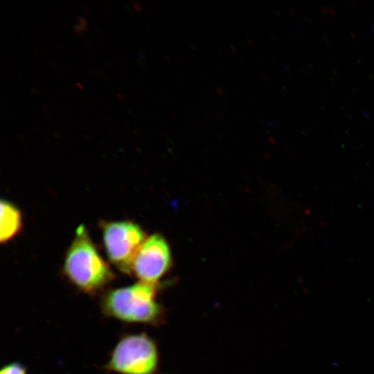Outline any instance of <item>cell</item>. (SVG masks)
<instances>
[{
  "mask_svg": "<svg viewBox=\"0 0 374 374\" xmlns=\"http://www.w3.org/2000/svg\"><path fill=\"white\" fill-rule=\"evenodd\" d=\"M105 4H106L109 8H112V6H111L109 3H108L107 2H105Z\"/></svg>",
  "mask_w": 374,
  "mask_h": 374,
  "instance_id": "12",
  "label": "cell"
},
{
  "mask_svg": "<svg viewBox=\"0 0 374 374\" xmlns=\"http://www.w3.org/2000/svg\"><path fill=\"white\" fill-rule=\"evenodd\" d=\"M159 364L155 341L143 332L130 333L117 341L104 368L118 374H155Z\"/></svg>",
  "mask_w": 374,
  "mask_h": 374,
  "instance_id": "3",
  "label": "cell"
},
{
  "mask_svg": "<svg viewBox=\"0 0 374 374\" xmlns=\"http://www.w3.org/2000/svg\"><path fill=\"white\" fill-rule=\"evenodd\" d=\"M156 294L155 285L139 281L109 290L102 296L100 308L104 315L121 322L156 326L163 317Z\"/></svg>",
  "mask_w": 374,
  "mask_h": 374,
  "instance_id": "1",
  "label": "cell"
},
{
  "mask_svg": "<svg viewBox=\"0 0 374 374\" xmlns=\"http://www.w3.org/2000/svg\"><path fill=\"white\" fill-rule=\"evenodd\" d=\"M21 228V215L19 210L10 202L1 201L0 240L8 242L15 236Z\"/></svg>",
  "mask_w": 374,
  "mask_h": 374,
  "instance_id": "6",
  "label": "cell"
},
{
  "mask_svg": "<svg viewBox=\"0 0 374 374\" xmlns=\"http://www.w3.org/2000/svg\"><path fill=\"white\" fill-rule=\"evenodd\" d=\"M63 270L68 280L87 294L98 293L114 278L84 226L77 229L75 237L67 251Z\"/></svg>",
  "mask_w": 374,
  "mask_h": 374,
  "instance_id": "2",
  "label": "cell"
},
{
  "mask_svg": "<svg viewBox=\"0 0 374 374\" xmlns=\"http://www.w3.org/2000/svg\"><path fill=\"white\" fill-rule=\"evenodd\" d=\"M33 90L37 92V93H39V91L37 89V88H33Z\"/></svg>",
  "mask_w": 374,
  "mask_h": 374,
  "instance_id": "13",
  "label": "cell"
},
{
  "mask_svg": "<svg viewBox=\"0 0 374 374\" xmlns=\"http://www.w3.org/2000/svg\"><path fill=\"white\" fill-rule=\"evenodd\" d=\"M76 85L80 87V89H83L82 85L79 82H75Z\"/></svg>",
  "mask_w": 374,
  "mask_h": 374,
  "instance_id": "11",
  "label": "cell"
},
{
  "mask_svg": "<svg viewBox=\"0 0 374 374\" xmlns=\"http://www.w3.org/2000/svg\"><path fill=\"white\" fill-rule=\"evenodd\" d=\"M171 265L169 247L164 238L154 234L146 238L138 251L132 274L140 282L155 285Z\"/></svg>",
  "mask_w": 374,
  "mask_h": 374,
  "instance_id": "5",
  "label": "cell"
},
{
  "mask_svg": "<svg viewBox=\"0 0 374 374\" xmlns=\"http://www.w3.org/2000/svg\"><path fill=\"white\" fill-rule=\"evenodd\" d=\"M73 28L76 32L80 33L87 29V26L83 25L82 24H77L73 25Z\"/></svg>",
  "mask_w": 374,
  "mask_h": 374,
  "instance_id": "8",
  "label": "cell"
},
{
  "mask_svg": "<svg viewBox=\"0 0 374 374\" xmlns=\"http://www.w3.org/2000/svg\"><path fill=\"white\" fill-rule=\"evenodd\" d=\"M0 374H27V368L19 362H12L1 367Z\"/></svg>",
  "mask_w": 374,
  "mask_h": 374,
  "instance_id": "7",
  "label": "cell"
},
{
  "mask_svg": "<svg viewBox=\"0 0 374 374\" xmlns=\"http://www.w3.org/2000/svg\"><path fill=\"white\" fill-rule=\"evenodd\" d=\"M103 238L109 260L122 272L132 274L134 258L146 240L141 228L132 222H105Z\"/></svg>",
  "mask_w": 374,
  "mask_h": 374,
  "instance_id": "4",
  "label": "cell"
},
{
  "mask_svg": "<svg viewBox=\"0 0 374 374\" xmlns=\"http://www.w3.org/2000/svg\"><path fill=\"white\" fill-rule=\"evenodd\" d=\"M117 96H119L121 98L123 99V97L121 95V93H117Z\"/></svg>",
  "mask_w": 374,
  "mask_h": 374,
  "instance_id": "14",
  "label": "cell"
},
{
  "mask_svg": "<svg viewBox=\"0 0 374 374\" xmlns=\"http://www.w3.org/2000/svg\"><path fill=\"white\" fill-rule=\"evenodd\" d=\"M42 109L43 110V112H44L45 113H48V109L45 107H42Z\"/></svg>",
  "mask_w": 374,
  "mask_h": 374,
  "instance_id": "10",
  "label": "cell"
},
{
  "mask_svg": "<svg viewBox=\"0 0 374 374\" xmlns=\"http://www.w3.org/2000/svg\"><path fill=\"white\" fill-rule=\"evenodd\" d=\"M132 3H133L134 8H136L139 11L141 10V6L138 2L132 1Z\"/></svg>",
  "mask_w": 374,
  "mask_h": 374,
  "instance_id": "9",
  "label": "cell"
}]
</instances>
